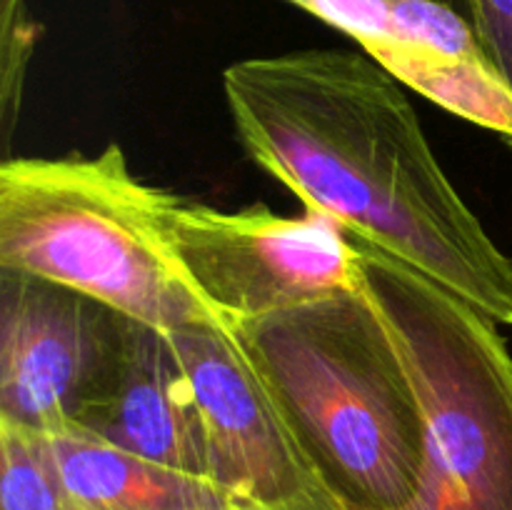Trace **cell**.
Here are the masks:
<instances>
[{
	"mask_svg": "<svg viewBox=\"0 0 512 510\" xmlns=\"http://www.w3.org/2000/svg\"><path fill=\"white\" fill-rule=\"evenodd\" d=\"M238 143L350 240L512 325V260L435 158L405 85L363 50L260 55L223 73Z\"/></svg>",
	"mask_w": 512,
	"mask_h": 510,
	"instance_id": "6da1fadb",
	"label": "cell"
},
{
	"mask_svg": "<svg viewBox=\"0 0 512 510\" xmlns=\"http://www.w3.org/2000/svg\"><path fill=\"white\" fill-rule=\"evenodd\" d=\"M228 330L310 468L345 510L413 503L428 455V418L363 283Z\"/></svg>",
	"mask_w": 512,
	"mask_h": 510,
	"instance_id": "7a4b0ae2",
	"label": "cell"
},
{
	"mask_svg": "<svg viewBox=\"0 0 512 510\" xmlns=\"http://www.w3.org/2000/svg\"><path fill=\"white\" fill-rule=\"evenodd\" d=\"M160 195L118 143L95 155L3 158L0 270L73 288L165 333L218 320L165 245Z\"/></svg>",
	"mask_w": 512,
	"mask_h": 510,
	"instance_id": "3957f363",
	"label": "cell"
},
{
	"mask_svg": "<svg viewBox=\"0 0 512 510\" xmlns=\"http://www.w3.org/2000/svg\"><path fill=\"white\" fill-rule=\"evenodd\" d=\"M350 243L428 418L423 483L405 510H512V355L498 325L408 265Z\"/></svg>",
	"mask_w": 512,
	"mask_h": 510,
	"instance_id": "277c9868",
	"label": "cell"
},
{
	"mask_svg": "<svg viewBox=\"0 0 512 510\" xmlns=\"http://www.w3.org/2000/svg\"><path fill=\"white\" fill-rule=\"evenodd\" d=\"M158 223L190 288L223 328L363 283L360 250L328 218L253 205L238 213L163 190Z\"/></svg>",
	"mask_w": 512,
	"mask_h": 510,
	"instance_id": "5b68a950",
	"label": "cell"
},
{
	"mask_svg": "<svg viewBox=\"0 0 512 510\" xmlns=\"http://www.w3.org/2000/svg\"><path fill=\"white\" fill-rule=\"evenodd\" d=\"M130 320L73 288L0 270V418L40 433L78 428L118 365Z\"/></svg>",
	"mask_w": 512,
	"mask_h": 510,
	"instance_id": "8992f818",
	"label": "cell"
},
{
	"mask_svg": "<svg viewBox=\"0 0 512 510\" xmlns=\"http://www.w3.org/2000/svg\"><path fill=\"white\" fill-rule=\"evenodd\" d=\"M168 335L203 413L208 478L245 510L340 508L233 333L218 320H203Z\"/></svg>",
	"mask_w": 512,
	"mask_h": 510,
	"instance_id": "52a82bcc",
	"label": "cell"
},
{
	"mask_svg": "<svg viewBox=\"0 0 512 510\" xmlns=\"http://www.w3.org/2000/svg\"><path fill=\"white\" fill-rule=\"evenodd\" d=\"M340 30L405 88L512 143V95L440 0H285Z\"/></svg>",
	"mask_w": 512,
	"mask_h": 510,
	"instance_id": "ba28073f",
	"label": "cell"
},
{
	"mask_svg": "<svg viewBox=\"0 0 512 510\" xmlns=\"http://www.w3.org/2000/svg\"><path fill=\"white\" fill-rule=\"evenodd\" d=\"M78 428L155 463L208 478L198 398L170 335L153 325L130 320L118 365Z\"/></svg>",
	"mask_w": 512,
	"mask_h": 510,
	"instance_id": "9c48e42d",
	"label": "cell"
},
{
	"mask_svg": "<svg viewBox=\"0 0 512 510\" xmlns=\"http://www.w3.org/2000/svg\"><path fill=\"white\" fill-rule=\"evenodd\" d=\"M45 435L73 510H245L213 480L130 453L90 430Z\"/></svg>",
	"mask_w": 512,
	"mask_h": 510,
	"instance_id": "30bf717a",
	"label": "cell"
},
{
	"mask_svg": "<svg viewBox=\"0 0 512 510\" xmlns=\"http://www.w3.org/2000/svg\"><path fill=\"white\" fill-rule=\"evenodd\" d=\"M0 510H73L48 435L3 418Z\"/></svg>",
	"mask_w": 512,
	"mask_h": 510,
	"instance_id": "8fae6325",
	"label": "cell"
},
{
	"mask_svg": "<svg viewBox=\"0 0 512 510\" xmlns=\"http://www.w3.org/2000/svg\"><path fill=\"white\" fill-rule=\"evenodd\" d=\"M38 40V25L25 13V0H0V120L8 158L10 138L18 120L25 73Z\"/></svg>",
	"mask_w": 512,
	"mask_h": 510,
	"instance_id": "7c38bea8",
	"label": "cell"
},
{
	"mask_svg": "<svg viewBox=\"0 0 512 510\" xmlns=\"http://www.w3.org/2000/svg\"><path fill=\"white\" fill-rule=\"evenodd\" d=\"M460 15L468 20L485 60L512 95V0H463Z\"/></svg>",
	"mask_w": 512,
	"mask_h": 510,
	"instance_id": "4fadbf2b",
	"label": "cell"
},
{
	"mask_svg": "<svg viewBox=\"0 0 512 510\" xmlns=\"http://www.w3.org/2000/svg\"><path fill=\"white\" fill-rule=\"evenodd\" d=\"M440 3L450 5V8H453V10H458V13H460V8H463V0H440Z\"/></svg>",
	"mask_w": 512,
	"mask_h": 510,
	"instance_id": "5bb4252c",
	"label": "cell"
},
{
	"mask_svg": "<svg viewBox=\"0 0 512 510\" xmlns=\"http://www.w3.org/2000/svg\"><path fill=\"white\" fill-rule=\"evenodd\" d=\"M335 510H345V508H343V505H340V508H335Z\"/></svg>",
	"mask_w": 512,
	"mask_h": 510,
	"instance_id": "9a60e30c",
	"label": "cell"
}]
</instances>
